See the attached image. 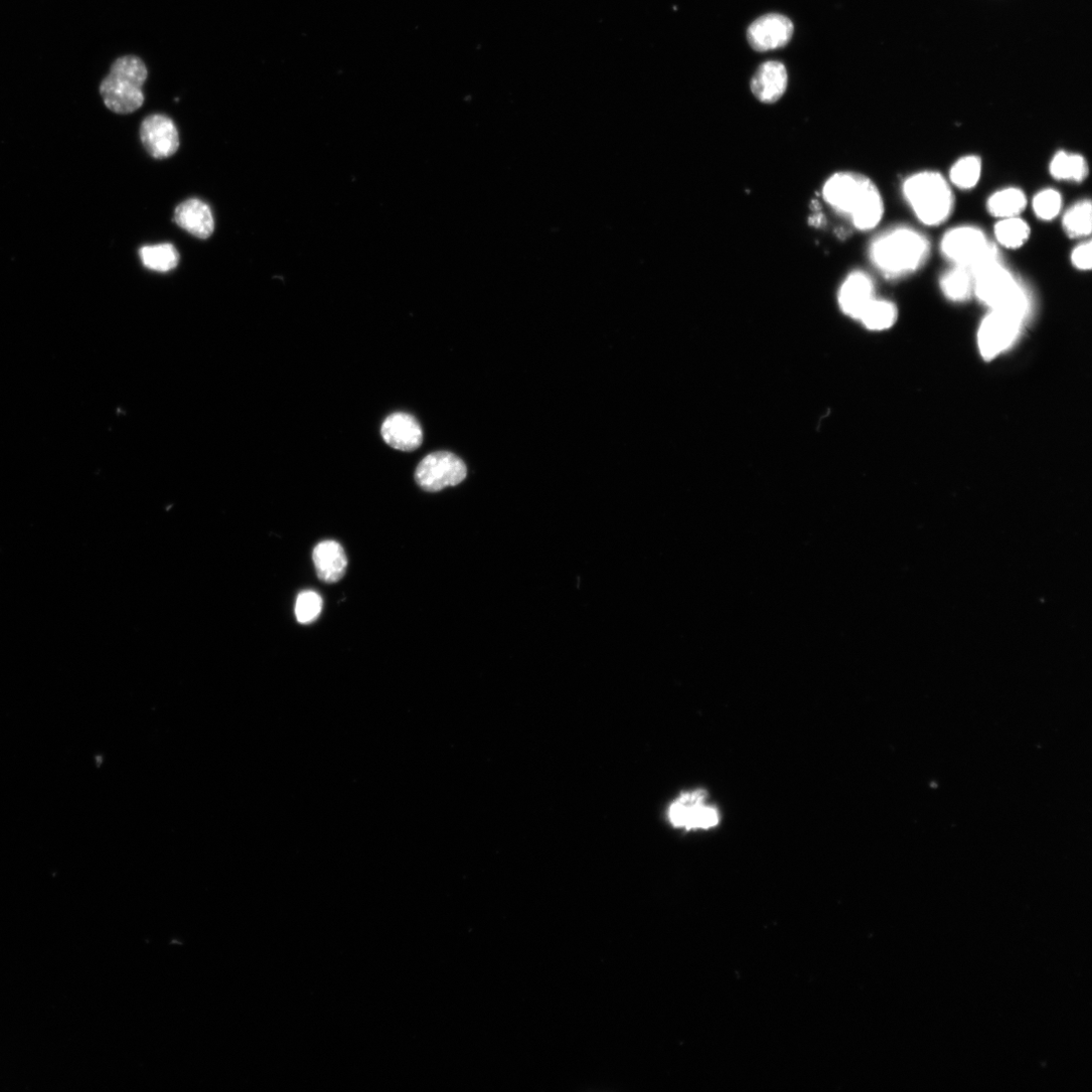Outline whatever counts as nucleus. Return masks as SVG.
Wrapping results in <instances>:
<instances>
[{
    "label": "nucleus",
    "mask_w": 1092,
    "mask_h": 1092,
    "mask_svg": "<svg viewBox=\"0 0 1092 1092\" xmlns=\"http://www.w3.org/2000/svg\"><path fill=\"white\" fill-rule=\"evenodd\" d=\"M141 142L155 159H166L179 148L178 130L171 119L164 115L147 117L140 128Z\"/></svg>",
    "instance_id": "nucleus-9"
},
{
    "label": "nucleus",
    "mask_w": 1092,
    "mask_h": 1092,
    "mask_svg": "<svg viewBox=\"0 0 1092 1092\" xmlns=\"http://www.w3.org/2000/svg\"><path fill=\"white\" fill-rule=\"evenodd\" d=\"M667 818L679 829L709 830L719 825L721 814L708 798L705 790L680 794L669 806Z\"/></svg>",
    "instance_id": "nucleus-6"
},
{
    "label": "nucleus",
    "mask_w": 1092,
    "mask_h": 1092,
    "mask_svg": "<svg viewBox=\"0 0 1092 1092\" xmlns=\"http://www.w3.org/2000/svg\"><path fill=\"white\" fill-rule=\"evenodd\" d=\"M793 32L794 26L787 17L770 14L756 20L749 27L747 37L754 50L767 52L785 47Z\"/></svg>",
    "instance_id": "nucleus-11"
},
{
    "label": "nucleus",
    "mask_w": 1092,
    "mask_h": 1092,
    "mask_svg": "<svg viewBox=\"0 0 1092 1092\" xmlns=\"http://www.w3.org/2000/svg\"><path fill=\"white\" fill-rule=\"evenodd\" d=\"M147 75L146 65L140 58L125 56L118 59L101 85V95L107 108L124 115L140 109L144 103L142 89Z\"/></svg>",
    "instance_id": "nucleus-3"
},
{
    "label": "nucleus",
    "mask_w": 1092,
    "mask_h": 1092,
    "mask_svg": "<svg viewBox=\"0 0 1092 1092\" xmlns=\"http://www.w3.org/2000/svg\"><path fill=\"white\" fill-rule=\"evenodd\" d=\"M981 170V161L978 157L966 156L954 164L950 178L957 187L970 189L978 183Z\"/></svg>",
    "instance_id": "nucleus-24"
},
{
    "label": "nucleus",
    "mask_w": 1092,
    "mask_h": 1092,
    "mask_svg": "<svg viewBox=\"0 0 1092 1092\" xmlns=\"http://www.w3.org/2000/svg\"><path fill=\"white\" fill-rule=\"evenodd\" d=\"M874 299L872 280L862 272L851 273L842 283L838 292V303L842 312L859 319Z\"/></svg>",
    "instance_id": "nucleus-15"
},
{
    "label": "nucleus",
    "mask_w": 1092,
    "mask_h": 1092,
    "mask_svg": "<svg viewBox=\"0 0 1092 1092\" xmlns=\"http://www.w3.org/2000/svg\"><path fill=\"white\" fill-rule=\"evenodd\" d=\"M313 561L319 579L326 583L340 581L348 564L343 548L333 540L320 542L313 552Z\"/></svg>",
    "instance_id": "nucleus-16"
},
{
    "label": "nucleus",
    "mask_w": 1092,
    "mask_h": 1092,
    "mask_svg": "<svg viewBox=\"0 0 1092 1092\" xmlns=\"http://www.w3.org/2000/svg\"><path fill=\"white\" fill-rule=\"evenodd\" d=\"M1073 266L1080 271L1091 269V244L1086 243L1077 247L1071 256Z\"/></svg>",
    "instance_id": "nucleus-27"
},
{
    "label": "nucleus",
    "mask_w": 1092,
    "mask_h": 1092,
    "mask_svg": "<svg viewBox=\"0 0 1092 1092\" xmlns=\"http://www.w3.org/2000/svg\"><path fill=\"white\" fill-rule=\"evenodd\" d=\"M822 195L833 209L849 216L860 231L872 230L882 221L885 211L882 194L864 175L837 172L825 181Z\"/></svg>",
    "instance_id": "nucleus-1"
},
{
    "label": "nucleus",
    "mask_w": 1092,
    "mask_h": 1092,
    "mask_svg": "<svg viewBox=\"0 0 1092 1092\" xmlns=\"http://www.w3.org/2000/svg\"><path fill=\"white\" fill-rule=\"evenodd\" d=\"M174 221L178 227L201 241L209 239L214 230L210 207L196 198L187 199L175 208Z\"/></svg>",
    "instance_id": "nucleus-13"
},
{
    "label": "nucleus",
    "mask_w": 1092,
    "mask_h": 1092,
    "mask_svg": "<svg viewBox=\"0 0 1092 1092\" xmlns=\"http://www.w3.org/2000/svg\"><path fill=\"white\" fill-rule=\"evenodd\" d=\"M139 257L145 268L157 273H168L179 263L178 252L168 244L144 247L139 251Z\"/></svg>",
    "instance_id": "nucleus-20"
},
{
    "label": "nucleus",
    "mask_w": 1092,
    "mask_h": 1092,
    "mask_svg": "<svg viewBox=\"0 0 1092 1092\" xmlns=\"http://www.w3.org/2000/svg\"><path fill=\"white\" fill-rule=\"evenodd\" d=\"M897 318L898 310L893 303L874 298L859 320L870 330L882 331L891 328Z\"/></svg>",
    "instance_id": "nucleus-19"
},
{
    "label": "nucleus",
    "mask_w": 1092,
    "mask_h": 1092,
    "mask_svg": "<svg viewBox=\"0 0 1092 1092\" xmlns=\"http://www.w3.org/2000/svg\"><path fill=\"white\" fill-rule=\"evenodd\" d=\"M977 298L992 310L1005 311L1025 319L1029 312L1026 292L1002 265L986 270L974 278Z\"/></svg>",
    "instance_id": "nucleus-5"
},
{
    "label": "nucleus",
    "mask_w": 1092,
    "mask_h": 1092,
    "mask_svg": "<svg viewBox=\"0 0 1092 1092\" xmlns=\"http://www.w3.org/2000/svg\"><path fill=\"white\" fill-rule=\"evenodd\" d=\"M467 475V466L459 457L440 452L421 461L415 472V481L426 492H440L458 486Z\"/></svg>",
    "instance_id": "nucleus-7"
},
{
    "label": "nucleus",
    "mask_w": 1092,
    "mask_h": 1092,
    "mask_svg": "<svg viewBox=\"0 0 1092 1092\" xmlns=\"http://www.w3.org/2000/svg\"><path fill=\"white\" fill-rule=\"evenodd\" d=\"M904 194L919 217L928 226L945 222L953 208V195L945 178L937 172H921L904 183Z\"/></svg>",
    "instance_id": "nucleus-4"
},
{
    "label": "nucleus",
    "mask_w": 1092,
    "mask_h": 1092,
    "mask_svg": "<svg viewBox=\"0 0 1092 1092\" xmlns=\"http://www.w3.org/2000/svg\"><path fill=\"white\" fill-rule=\"evenodd\" d=\"M989 243L975 227L965 226L949 231L942 242L944 256L956 267L967 269L984 252Z\"/></svg>",
    "instance_id": "nucleus-10"
},
{
    "label": "nucleus",
    "mask_w": 1092,
    "mask_h": 1092,
    "mask_svg": "<svg viewBox=\"0 0 1092 1092\" xmlns=\"http://www.w3.org/2000/svg\"><path fill=\"white\" fill-rule=\"evenodd\" d=\"M1029 237V225L1018 216L1002 218L995 226L997 242L1008 250L1021 248L1027 243Z\"/></svg>",
    "instance_id": "nucleus-21"
},
{
    "label": "nucleus",
    "mask_w": 1092,
    "mask_h": 1092,
    "mask_svg": "<svg viewBox=\"0 0 1092 1092\" xmlns=\"http://www.w3.org/2000/svg\"><path fill=\"white\" fill-rule=\"evenodd\" d=\"M1027 198L1025 193L1015 187L1005 188L995 192L988 199V210L996 216L1002 218L1018 216L1026 207Z\"/></svg>",
    "instance_id": "nucleus-17"
},
{
    "label": "nucleus",
    "mask_w": 1092,
    "mask_h": 1092,
    "mask_svg": "<svg viewBox=\"0 0 1092 1092\" xmlns=\"http://www.w3.org/2000/svg\"><path fill=\"white\" fill-rule=\"evenodd\" d=\"M1050 172L1056 179L1080 182L1086 178L1088 166L1080 155L1058 152L1051 161Z\"/></svg>",
    "instance_id": "nucleus-18"
},
{
    "label": "nucleus",
    "mask_w": 1092,
    "mask_h": 1092,
    "mask_svg": "<svg viewBox=\"0 0 1092 1092\" xmlns=\"http://www.w3.org/2000/svg\"><path fill=\"white\" fill-rule=\"evenodd\" d=\"M1024 319L1005 311L992 310L983 320L978 345L981 355L990 360L1009 348L1017 340Z\"/></svg>",
    "instance_id": "nucleus-8"
},
{
    "label": "nucleus",
    "mask_w": 1092,
    "mask_h": 1092,
    "mask_svg": "<svg viewBox=\"0 0 1092 1092\" xmlns=\"http://www.w3.org/2000/svg\"><path fill=\"white\" fill-rule=\"evenodd\" d=\"M929 254V242L909 228H897L883 235L870 249L874 266L890 278L914 273L924 265Z\"/></svg>",
    "instance_id": "nucleus-2"
},
{
    "label": "nucleus",
    "mask_w": 1092,
    "mask_h": 1092,
    "mask_svg": "<svg viewBox=\"0 0 1092 1092\" xmlns=\"http://www.w3.org/2000/svg\"><path fill=\"white\" fill-rule=\"evenodd\" d=\"M1091 203L1082 200L1074 204L1063 217V227L1066 233L1073 239L1088 237L1091 233L1092 217Z\"/></svg>",
    "instance_id": "nucleus-22"
},
{
    "label": "nucleus",
    "mask_w": 1092,
    "mask_h": 1092,
    "mask_svg": "<svg viewBox=\"0 0 1092 1092\" xmlns=\"http://www.w3.org/2000/svg\"><path fill=\"white\" fill-rule=\"evenodd\" d=\"M941 288L950 300L964 301L974 289V280L965 268L956 267L942 278Z\"/></svg>",
    "instance_id": "nucleus-23"
},
{
    "label": "nucleus",
    "mask_w": 1092,
    "mask_h": 1092,
    "mask_svg": "<svg viewBox=\"0 0 1092 1092\" xmlns=\"http://www.w3.org/2000/svg\"><path fill=\"white\" fill-rule=\"evenodd\" d=\"M381 436L386 445L402 452H413L423 442V432L419 422L410 414L394 413L381 426Z\"/></svg>",
    "instance_id": "nucleus-12"
},
{
    "label": "nucleus",
    "mask_w": 1092,
    "mask_h": 1092,
    "mask_svg": "<svg viewBox=\"0 0 1092 1092\" xmlns=\"http://www.w3.org/2000/svg\"><path fill=\"white\" fill-rule=\"evenodd\" d=\"M323 609L322 597L314 591H304L297 599L295 613L302 624L314 622Z\"/></svg>",
    "instance_id": "nucleus-25"
},
{
    "label": "nucleus",
    "mask_w": 1092,
    "mask_h": 1092,
    "mask_svg": "<svg viewBox=\"0 0 1092 1092\" xmlns=\"http://www.w3.org/2000/svg\"><path fill=\"white\" fill-rule=\"evenodd\" d=\"M1033 207L1037 216L1042 220H1053L1061 210L1062 196L1054 189H1045L1035 196Z\"/></svg>",
    "instance_id": "nucleus-26"
},
{
    "label": "nucleus",
    "mask_w": 1092,
    "mask_h": 1092,
    "mask_svg": "<svg viewBox=\"0 0 1092 1092\" xmlns=\"http://www.w3.org/2000/svg\"><path fill=\"white\" fill-rule=\"evenodd\" d=\"M788 86V73L784 64L768 61L756 71L751 90L755 98L763 104L777 103L785 94Z\"/></svg>",
    "instance_id": "nucleus-14"
}]
</instances>
